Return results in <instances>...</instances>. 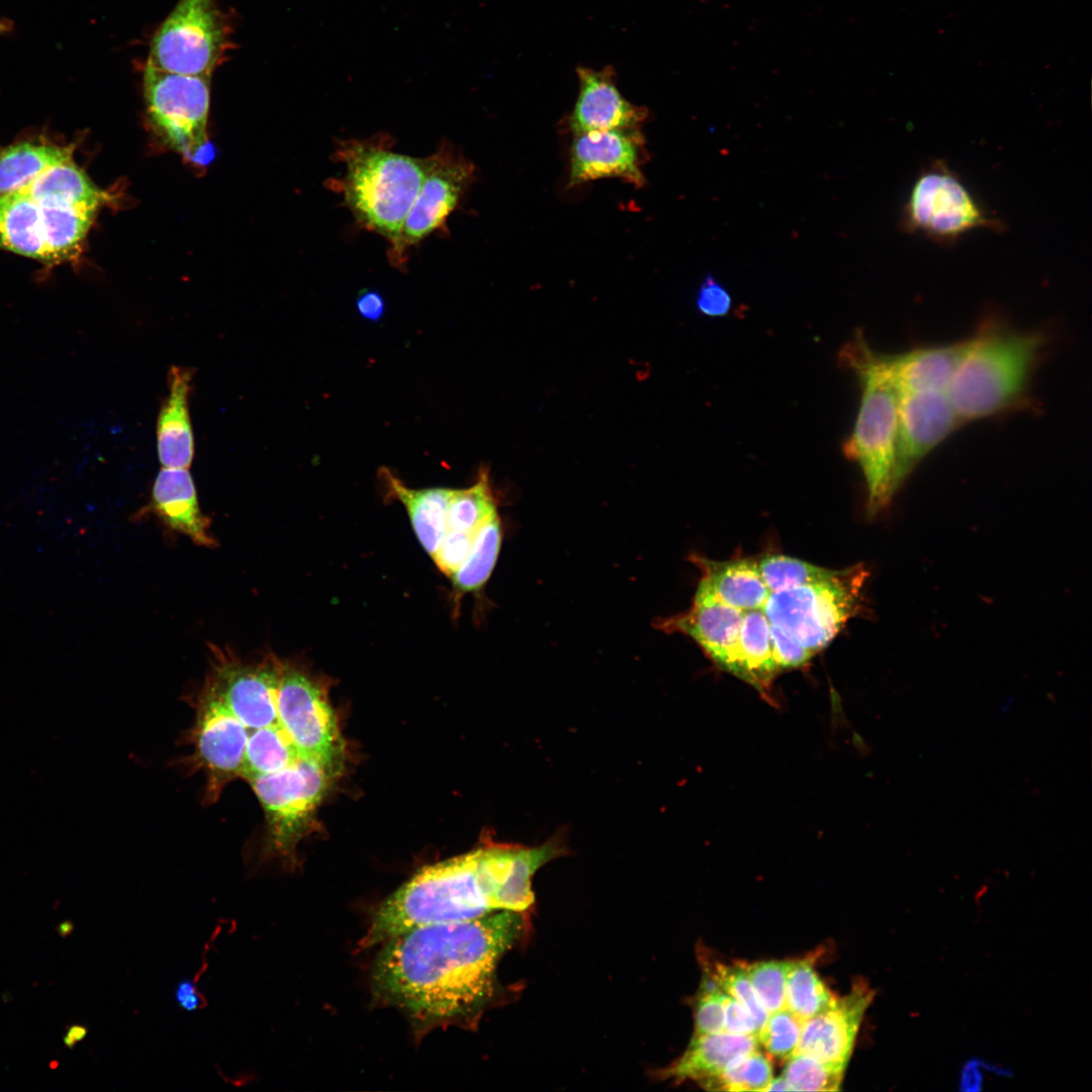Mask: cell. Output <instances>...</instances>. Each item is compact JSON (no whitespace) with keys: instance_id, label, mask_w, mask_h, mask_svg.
I'll return each mask as SVG.
<instances>
[{"instance_id":"obj_1","label":"cell","mask_w":1092,"mask_h":1092,"mask_svg":"<svg viewBox=\"0 0 1092 1092\" xmlns=\"http://www.w3.org/2000/svg\"><path fill=\"white\" fill-rule=\"evenodd\" d=\"M525 922V914L503 910L395 935L374 961L373 992L418 1023L470 1019L493 998L496 967Z\"/></svg>"},{"instance_id":"obj_2","label":"cell","mask_w":1092,"mask_h":1092,"mask_svg":"<svg viewBox=\"0 0 1092 1092\" xmlns=\"http://www.w3.org/2000/svg\"><path fill=\"white\" fill-rule=\"evenodd\" d=\"M520 904L516 852L508 843L486 842L418 872L377 908L359 945L382 944L420 926L516 912Z\"/></svg>"},{"instance_id":"obj_3","label":"cell","mask_w":1092,"mask_h":1092,"mask_svg":"<svg viewBox=\"0 0 1092 1092\" xmlns=\"http://www.w3.org/2000/svg\"><path fill=\"white\" fill-rule=\"evenodd\" d=\"M1048 342L1043 331H1018L996 318L983 323L968 339L946 388L961 423L1026 405Z\"/></svg>"},{"instance_id":"obj_4","label":"cell","mask_w":1092,"mask_h":1092,"mask_svg":"<svg viewBox=\"0 0 1092 1092\" xmlns=\"http://www.w3.org/2000/svg\"><path fill=\"white\" fill-rule=\"evenodd\" d=\"M391 141L385 132L364 140H338L333 159L345 166V172L326 183L342 195L359 226L387 242V250L398 242L430 164V156L393 152Z\"/></svg>"},{"instance_id":"obj_5","label":"cell","mask_w":1092,"mask_h":1092,"mask_svg":"<svg viewBox=\"0 0 1092 1092\" xmlns=\"http://www.w3.org/2000/svg\"><path fill=\"white\" fill-rule=\"evenodd\" d=\"M843 356L858 374L861 399L844 453L855 460L866 479L868 512L875 516L896 492L895 448L899 392L886 355L873 352L863 338H856Z\"/></svg>"},{"instance_id":"obj_6","label":"cell","mask_w":1092,"mask_h":1092,"mask_svg":"<svg viewBox=\"0 0 1092 1092\" xmlns=\"http://www.w3.org/2000/svg\"><path fill=\"white\" fill-rule=\"evenodd\" d=\"M867 568L854 565L829 578L771 593L762 611L768 622L816 653L863 608Z\"/></svg>"},{"instance_id":"obj_7","label":"cell","mask_w":1092,"mask_h":1092,"mask_svg":"<svg viewBox=\"0 0 1092 1092\" xmlns=\"http://www.w3.org/2000/svg\"><path fill=\"white\" fill-rule=\"evenodd\" d=\"M899 225L907 234L921 235L945 247L975 230L1002 232L1005 228L941 160L930 163L916 177Z\"/></svg>"},{"instance_id":"obj_8","label":"cell","mask_w":1092,"mask_h":1092,"mask_svg":"<svg viewBox=\"0 0 1092 1092\" xmlns=\"http://www.w3.org/2000/svg\"><path fill=\"white\" fill-rule=\"evenodd\" d=\"M210 78L176 74L146 65L144 94L156 132L188 161L204 165L213 157L208 141Z\"/></svg>"},{"instance_id":"obj_9","label":"cell","mask_w":1092,"mask_h":1092,"mask_svg":"<svg viewBox=\"0 0 1092 1092\" xmlns=\"http://www.w3.org/2000/svg\"><path fill=\"white\" fill-rule=\"evenodd\" d=\"M232 29L214 0H179L152 38L147 64L210 78L231 47Z\"/></svg>"},{"instance_id":"obj_10","label":"cell","mask_w":1092,"mask_h":1092,"mask_svg":"<svg viewBox=\"0 0 1092 1092\" xmlns=\"http://www.w3.org/2000/svg\"><path fill=\"white\" fill-rule=\"evenodd\" d=\"M333 774L318 761L299 756L281 770L247 779L265 813L269 852L293 858Z\"/></svg>"},{"instance_id":"obj_11","label":"cell","mask_w":1092,"mask_h":1092,"mask_svg":"<svg viewBox=\"0 0 1092 1092\" xmlns=\"http://www.w3.org/2000/svg\"><path fill=\"white\" fill-rule=\"evenodd\" d=\"M277 707L279 724L299 756L316 760L334 772L344 752L343 741L322 680L283 660Z\"/></svg>"},{"instance_id":"obj_12","label":"cell","mask_w":1092,"mask_h":1092,"mask_svg":"<svg viewBox=\"0 0 1092 1092\" xmlns=\"http://www.w3.org/2000/svg\"><path fill=\"white\" fill-rule=\"evenodd\" d=\"M473 164L449 140L430 155V164L403 221L396 245L387 250L390 265L404 271L412 248L444 230L474 178Z\"/></svg>"},{"instance_id":"obj_13","label":"cell","mask_w":1092,"mask_h":1092,"mask_svg":"<svg viewBox=\"0 0 1092 1092\" xmlns=\"http://www.w3.org/2000/svg\"><path fill=\"white\" fill-rule=\"evenodd\" d=\"M961 424L946 391L899 392L894 468L896 490L920 461Z\"/></svg>"},{"instance_id":"obj_14","label":"cell","mask_w":1092,"mask_h":1092,"mask_svg":"<svg viewBox=\"0 0 1092 1092\" xmlns=\"http://www.w3.org/2000/svg\"><path fill=\"white\" fill-rule=\"evenodd\" d=\"M193 740L197 761L207 775V795L213 800L226 783L243 776L247 729L217 698L202 689Z\"/></svg>"},{"instance_id":"obj_15","label":"cell","mask_w":1092,"mask_h":1092,"mask_svg":"<svg viewBox=\"0 0 1092 1092\" xmlns=\"http://www.w3.org/2000/svg\"><path fill=\"white\" fill-rule=\"evenodd\" d=\"M640 128L593 130L574 134L570 148L568 186L603 178H619L637 188L645 183Z\"/></svg>"},{"instance_id":"obj_16","label":"cell","mask_w":1092,"mask_h":1092,"mask_svg":"<svg viewBox=\"0 0 1092 1092\" xmlns=\"http://www.w3.org/2000/svg\"><path fill=\"white\" fill-rule=\"evenodd\" d=\"M874 991L856 980L849 993L803 1022L801 1037L794 1054H803L845 1070L866 1010Z\"/></svg>"},{"instance_id":"obj_17","label":"cell","mask_w":1092,"mask_h":1092,"mask_svg":"<svg viewBox=\"0 0 1092 1092\" xmlns=\"http://www.w3.org/2000/svg\"><path fill=\"white\" fill-rule=\"evenodd\" d=\"M743 614L744 611L696 592L688 611L661 619L655 625L664 632L689 636L715 663L736 675Z\"/></svg>"},{"instance_id":"obj_18","label":"cell","mask_w":1092,"mask_h":1092,"mask_svg":"<svg viewBox=\"0 0 1092 1092\" xmlns=\"http://www.w3.org/2000/svg\"><path fill=\"white\" fill-rule=\"evenodd\" d=\"M578 94L568 122L574 134L640 128L648 108L629 102L620 92L612 66L601 70L578 66Z\"/></svg>"},{"instance_id":"obj_19","label":"cell","mask_w":1092,"mask_h":1092,"mask_svg":"<svg viewBox=\"0 0 1092 1092\" xmlns=\"http://www.w3.org/2000/svg\"><path fill=\"white\" fill-rule=\"evenodd\" d=\"M170 529L186 535L195 544L212 548L216 540L209 533L210 519L199 508L196 488L188 468L163 467L154 482L149 506Z\"/></svg>"},{"instance_id":"obj_20","label":"cell","mask_w":1092,"mask_h":1092,"mask_svg":"<svg viewBox=\"0 0 1092 1092\" xmlns=\"http://www.w3.org/2000/svg\"><path fill=\"white\" fill-rule=\"evenodd\" d=\"M193 370L172 366L168 373V393L161 405L156 427L157 452L163 467L189 468L194 456V437L189 412Z\"/></svg>"},{"instance_id":"obj_21","label":"cell","mask_w":1092,"mask_h":1092,"mask_svg":"<svg viewBox=\"0 0 1092 1092\" xmlns=\"http://www.w3.org/2000/svg\"><path fill=\"white\" fill-rule=\"evenodd\" d=\"M690 560L702 572L698 593L741 611L762 610L770 592L757 561L750 558L715 561L697 554L690 556Z\"/></svg>"},{"instance_id":"obj_22","label":"cell","mask_w":1092,"mask_h":1092,"mask_svg":"<svg viewBox=\"0 0 1092 1092\" xmlns=\"http://www.w3.org/2000/svg\"><path fill=\"white\" fill-rule=\"evenodd\" d=\"M378 478L385 498L403 505L419 542L433 557L447 531L448 507L453 489L411 488L386 467L378 470Z\"/></svg>"},{"instance_id":"obj_23","label":"cell","mask_w":1092,"mask_h":1092,"mask_svg":"<svg viewBox=\"0 0 1092 1092\" xmlns=\"http://www.w3.org/2000/svg\"><path fill=\"white\" fill-rule=\"evenodd\" d=\"M756 1035H739L726 1031L694 1034L685 1053L658 1076L676 1083L687 1080L702 1086L717 1076L738 1054L758 1049Z\"/></svg>"},{"instance_id":"obj_24","label":"cell","mask_w":1092,"mask_h":1092,"mask_svg":"<svg viewBox=\"0 0 1092 1092\" xmlns=\"http://www.w3.org/2000/svg\"><path fill=\"white\" fill-rule=\"evenodd\" d=\"M968 340L886 355L899 392L946 391Z\"/></svg>"},{"instance_id":"obj_25","label":"cell","mask_w":1092,"mask_h":1092,"mask_svg":"<svg viewBox=\"0 0 1092 1092\" xmlns=\"http://www.w3.org/2000/svg\"><path fill=\"white\" fill-rule=\"evenodd\" d=\"M0 249L51 263L39 206L21 191L0 195Z\"/></svg>"},{"instance_id":"obj_26","label":"cell","mask_w":1092,"mask_h":1092,"mask_svg":"<svg viewBox=\"0 0 1092 1092\" xmlns=\"http://www.w3.org/2000/svg\"><path fill=\"white\" fill-rule=\"evenodd\" d=\"M18 191L34 201L53 202L95 213L108 198L73 158L49 168Z\"/></svg>"},{"instance_id":"obj_27","label":"cell","mask_w":1092,"mask_h":1092,"mask_svg":"<svg viewBox=\"0 0 1092 1092\" xmlns=\"http://www.w3.org/2000/svg\"><path fill=\"white\" fill-rule=\"evenodd\" d=\"M780 671L774 658L770 624L762 610L744 611L738 642L736 676L759 692L766 691Z\"/></svg>"},{"instance_id":"obj_28","label":"cell","mask_w":1092,"mask_h":1092,"mask_svg":"<svg viewBox=\"0 0 1092 1092\" xmlns=\"http://www.w3.org/2000/svg\"><path fill=\"white\" fill-rule=\"evenodd\" d=\"M71 158L72 147L23 142L0 148V195L24 188L49 168Z\"/></svg>"},{"instance_id":"obj_29","label":"cell","mask_w":1092,"mask_h":1092,"mask_svg":"<svg viewBox=\"0 0 1092 1092\" xmlns=\"http://www.w3.org/2000/svg\"><path fill=\"white\" fill-rule=\"evenodd\" d=\"M35 202L40 209L51 263L77 257L96 213L53 202Z\"/></svg>"},{"instance_id":"obj_30","label":"cell","mask_w":1092,"mask_h":1092,"mask_svg":"<svg viewBox=\"0 0 1092 1092\" xmlns=\"http://www.w3.org/2000/svg\"><path fill=\"white\" fill-rule=\"evenodd\" d=\"M502 539V524L496 514L475 533L465 560L452 575L454 601L483 587L496 563Z\"/></svg>"},{"instance_id":"obj_31","label":"cell","mask_w":1092,"mask_h":1092,"mask_svg":"<svg viewBox=\"0 0 1092 1092\" xmlns=\"http://www.w3.org/2000/svg\"><path fill=\"white\" fill-rule=\"evenodd\" d=\"M298 758L296 746L280 724L253 730L248 734L242 778L281 770Z\"/></svg>"},{"instance_id":"obj_32","label":"cell","mask_w":1092,"mask_h":1092,"mask_svg":"<svg viewBox=\"0 0 1092 1092\" xmlns=\"http://www.w3.org/2000/svg\"><path fill=\"white\" fill-rule=\"evenodd\" d=\"M497 514L488 469L480 468L469 487L453 489L447 515V529L475 534Z\"/></svg>"},{"instance_id":"obj_33","label":"cell","mask_w":1092,"mask_h":1092,"mask_svg":"<svg viewBox=\"0 0 1092 1092\" xmlns=\"http://www.w3.org/2000/svg\"><path fill=\"white\" fill-rule=\"evenodd\" d=\"M812 960L789 962L786 1008L805 1021L828 1007L836 998L815 971Z\"/></svg>"},{"instance_id":"obj_34","label":"cell","mask_w":1092,"mask_h":1092,"mask_svg":"<svg viewBox=\"0 0 1092 1092\" xmlns=\"http://www.w3.org/2000/svg\"><path fill=\"white\" fill-rule=\"evenodd\" d=\"M772 1065L758 1049L733 1057L725 1068L701 1087L721 1091H764L772 1079Z\"/></svg>"},{"instance_id":"obj_35","label":"cell","mask_w":1092,"mask_h":1092,"mask_svg":"<svg viewBox=\"0 0 1092 1092\" xmlns=\"http://www.w3.org/2000/svg\"><path fill=\"white\" fill-rule=\"evenodd\" d=\"M757 565L770 594L827 579L836 571L782 554L766 555Z\"/></svg>"},{"instance_id":"obj_36","label":"cell","mask_w":1092,"mask_h":1092,"mask_svg":"<svg viewBox=\"0 0 1092 1092\" xmlns=\"http://www.w3.org/2000/svg\"><path fill=\"white\" fill-rule=\"evenodd\" d=\"M701 964L704 966V973L708 974L725 993L746 1007L759 1030L768 1013L759 1001L743 963L726 965L722 962L711 961L702 954Z\"/></svg>"},{"instance_id":"obj_37","label":"cell","mask_w":1092,"mask_h":1092,"mask_svg":"<svg viewBox=\"0 0 1092 1092\" xmlns=\"http://www.w3.org/2000/svg\"><path fill=\"white\" fill-rule=\"evenodd\" d=\"M845 1070L803 1054L787 1059L783 1077L792 1091H839Z\"/></svg>"},{"instance_id":"obj_38","label":"cell","mask_w":1092,"mask_h":1092,"mask_svg":"<svg viewBox=\"0 0 1092 1092\" xmlns=\"http://www.w3.org/2000/svg\"><path fill=\"white\" fill-rule=\"evenodd\" d=\"M803 1022L788 1008L768 1013L758 1030V1042L769 1055L787 1060L798 1046Z\"/></svg>"},{"instance_id":"obj_39","label":"cell","mask_w":1092,"mask_h":1092,"mask_svg":"<svg viewBox=\"0 0 1092 1092\" xmlns=\"http://www.w3.org/2000/svg\"><path fill=\"white\" fill-rule=\"evenodd\" d=\"M749 981L767 1013L786 1008L787 961L743 963Z\"/></svg>"},{"instance_id":"obj_40","label":"cell","mask_w":1092,"mask_h":1092,"mask_svg":"<svg viewBox=\"0 0 1092 1092\" xmlns=\"http://www.w3.org/2000/svg\"><path fill=\"white\" fill-rule=\"evenodd\" d=\"M694 1016V1034L724 1031L722 990L706 973L696 996Z\"/></svg>"},{"instance_id":"obj_41","label":"cell","mask_w":1092,"mask_h":1092,"mask_svg":"<svg viewBox=\"0 0 1092 1092\" xmlns=\"http://www.w3.org/2000/svg\"><path fill=\"white\" fill-rule=\"evenodd\" d=\"M475 534L447 529L433 559L447 576H452L465 560Z\"/></svg>"},{"instance_id":"obj_42","label":"cell","mask_w":1092,"mask_h":1092,"mask_svg":"<svg viewBox=\"0 0 1092 1092\" xmlns=\"http://www.w3.org/2000/svg\"><path fill=\"white\" fill-rule=\"evenodd\" d=\"M770 640L774 658L780 670L800 667L806 664L814 655L782 629L771 624Z\"/></svg>"},{"instance_id":"obj_43","label":"cell","mask_w":1092,"mask_h":1092,"mask_svg":"<svg viewBox=\"0 0 1092 1092\" xmlns=\"http://www.w3.org/2000/svg\"><path fill=\"white\" fill-rule=\"evenodd\" d=\"M696 306L706 316L721 317L729 313L732 307V297L720 282L709 275L704 279L698 290Z\"/></svg>"},{"instance_id":"obj_44","label":"cell","mask_w":1092,"mask_h":1092,"mask_svg":"<svg viewBox=\"0 0 1092 1092\" xmlns=\"http://www.w3.org/2000/svg\"><path fill=\"white\" fill-rule=\"evenodd\" d=\"M722 990V989H721ZM724 1031L739 1035H756L757 1024L750 1012L736 999L722 990Z\"/></svg>"},{"instance_id":"obj_45","label":"cell","mask_w":1092,"mask_h":1092,"mask_svg":"<svg viewBox=\"0 0 1092 1092\" xmlns=\"http://www.w3.org/2000/svg\"><path fill=\"white\" fill-rule=\"evenodd\" d=\"M356 309L365 321L377 324L385 314L386 302L378 290L364 288L357 294Z\"/></svg>"},{"instance_id":"obj_46","label":"cell","mask_w":1092,"mask_h":1092,"mask_svg":"<svg viewBox=\"0 0 1092 1092\" xmlns=\"http://www.w3.org/2000/svg\"><path fill=\"white\" fill-rule=\"evenodd\" d=\"M174 1000L183 1011L194 1012L203 1009L207 1001L196 986V980L183 979L179 981L173 992Z\"/></svg>"},{"instance_id":"obj_47","label":"cell","mask_w":1092,"mask_h":1092,"mask_svg":"<svg viewBox=\"0 0 1092 1092\" xmlns=\"http://www.w3.org/2000/svg\"><path fill=\"white\" fill-rule=\"evenodd\" d=\"M88 1034V1028L85 1025L74 1024L70 1026L64 1036V1043L69 1049H74L77 1043L82 1041Z\"/></svg>"},{"instance_id":"obj_48","label":"cell","mask_w":1092,"mask_h":1092,"mask_svg":"<svg viewBox=\"0 0 1092 1092\" xmlns=\"http://www.w3.org/2000/svg\"><path fill=\"white\" fill-rule=\"evenodd\" d=\"M764 1091H792L790 1085L783 1076L772 1078Z\"/></svg>"},{"instance_id":"obj_49","label":"cell","mask_w":1092,"mask_h":1092,"mask_svg":"<svg viewBox=\"0 0 1092 1092\" xmlns=\"http://www.w3.org/2000/svg\"><path fill=\"white\" fill-rule=\"evenodd\" d=\"M56 929L61 937H67L73 932L74 923L71 920H64L57 925Z\"/></svg>"},{"instance_id":"obj_50","label":"cell","mask_w":1092,"mask_h":1092,"mask_svg":"<svg viewBox=\"0 0 1092 1092\" xmlns=\"http://www.w3.org/2000/svg\"><path fill=\"white\" fill-rule=\"evenodd\" d=\"M13 29V23L5 18H0V34H6Z\"/></svg>"}]
</instances>
